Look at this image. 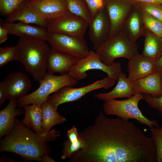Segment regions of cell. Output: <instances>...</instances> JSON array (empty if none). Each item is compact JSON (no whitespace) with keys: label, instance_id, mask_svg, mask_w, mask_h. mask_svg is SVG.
I'll use <instances>...</instances> for the list:
<instances>
[{"label":"cell","instance_id":"1","mask_svg":"<svg viewBox=\"0 0 162 162\" xmlns=\"http://www.w3.org/2000/svg\"><path fill=\"white\" fill-rule=\"evenodd\" d=\"M89 144L98 162H155L152 137L132 122L102 114L91 133Z\"/></svg>","mask_w":162,"mask_h":162},{"label":"cell","instance_id":"2","mask_svg":"<svg viewBox=\"0 0 162 162\" xmlns=\"http://www.w3.org/2000/svg\"><path fill=\"white\" fill-rule=\"evenodd\" d=\"M34 131L15 118L14 128L0 141V152L17 154L26 161L41 162L43 157L51 152L48 143L55 140L60 134L55 130L45 134Z\"/></svg>","mask_w":162,"mask_h":162},{"label":"cell","instance_id":"3","mask_svg":"<svg viewBox=\"0 0 162 162\" xmlns=\"http://www.w3.org/2000/svg\"><path fill=\"white\" fill-rule=\"evenodd\" d=\"M46 41L37 38L21 37L16 46L14 60L22 63L39 82L47 73V61L51 50Z\"/></svg>","mask_w":162,"mask_h":162},{"label":"cell","instance_id":"4","mask_svg":"<svg viewBox=\"0 0 162 162\" xmlns=\"http://www.w3.org/2000/svg\"><path fill=\"white\" fill-rule=\"evenodd\" d=\"M79 81L70 73L59 76L48 73L39 82V87L32 93L17 99V106L19 108L35 104L41 106L47 101L49 96L63 87L73 86Z\"/></svg>","mask_w":162,"mask_h":162},{"label":"cell","instance_id":"5","mask_svg":"<svg viewBox=\"0 0 162 162\" xmlns=\"http://www.w3.org/2000/svg\"><path fill=\"white\" fill-rule=\"evenodd\" d=\"M95 50L101 61L109 66L117 58L123 57L129 60L139 53L136 43L130 40L123 31L109 38Z\"/></svg>","mask_w":162,"mask_h":162},{"label":"cell","instance_id":"6","mask_svg":"<svg viewBox=\"0 0 162 162\" xmlns=\"http://www.w3.org/2000/svg\"><path fill=\"white\" fill-rule=\"evenodd\" d=\"M142 99V94H135L126 100L114 99L105 101L103 109L106 115L116 116L126 120L134 119L150 128L159 126L157 120L148 119L142 114L138 108V103Z\"/></svg>","mask_w":162,"mask_h":162},{"label":"cell","instance_id":"7","mask_svg":"<svg viewBox=\"0 0 162 162\" xmlns=\"http://www.w3.org/2000/svg\"><path fill=\"white\" fill-rule=\"evenodd\" d=\"M115 80L107 76L101 80L83 87L75 88L72 86L63 87L54 94L50 95L47 101L57 110L60 105L65 103L77 101L86 94L94 90L101 88H108L113 86Z\"/></svg>","mask_w":162,"mask_h":162},{"label":"cell","instance_id":"8","mask_svg":"<svg viewBox=\"0 0 162 162\" xmlns=\"http://www.w3.org/2000/svg\"><path fill=\"white\" fill-rule=\"evenodd\" d=\"M92 70H102L116 81L122 72L119 62H114L112 65L108 66L101 61L95 51L91 50L88 56L79 59L76 65L69 73L80 81L86 78L87 71Z\"/></svg>","mask_w":162,"mask_h":162},{"label":"cell","instance_id":"9","mask_svg":"<svg viewBox=\"0 0 162 162\" xmlns=\"http://www.w3.org/2000/svg\"><path fill=\"white\" fill-rule=\"evenodd\" d=\"M47 41L50 44L51 50L79 59L86 57L90 52L83 37L49 32Z\"/></svg>","mask_w":162,"mask_h":162},{"label":"cell","instance_id":"10","mask_svg":"<svg viewBox=\"0 0 162 162\" xmlns=\"http://www.w3.org/2000/svg\"><path fill=\"white\" fill-rule=\"evenodd\" d=\"M136 2L134 0H106L105 7L110 24L109 38L123 31L124 23Z\"/></svg>","mask_w":162,"mask_h":162},{"label":"cell","instance_id":"11","mask_svg":"<svg viewBox=\"0 0 162 162\" xmlns=\"http://www.w3.org/2000/svg\"><path fill=\"white\" fill-rule=\"evenodd\" d=\"M89 25L86 20L68 11L62 16L48 22L46 29L49 33L83 37Z\"/></svg>","mask_w":162,"mask_h":162},{"label":"cell","instance_id":"12","mask_svg":"<svg viewBox=\"0 0 162 162\" xmlns=\"http://www.w3.org/2000/svg\"><path fill=\"white\" fill-rule=\"evenodd\" d=\"M25 1L28 6L48 23L68 11L67 0H28Z\"/></svg>","mask_w":162,"mask_h":162},{"label":"cell","instance_id":"13","mask_svg":"<svg viewBox=\"0 0 162 162\" xmlns=\"http://www.w3.org/2000/svg\"><path fill=\"white\" fill-rule=\"evenodd\" d=\"M89 26V38L96 50L109 38L110 24L105 6L96 13Z\"/></svg>","mask_w":162,"mask_h":162},{"label":"cell","instance_id":"14","mask_svg":"<svg viewBox=\"0 0 162 162\" xmlns=\"http://www.w3.org/2000/svg\"><path fill=\"white\" fill-rule=\"evenodd\" d=\"M155 62L151 58L138 54L128 62V79L133 83L154 73Z\"/></svg>","mask_w":162,"mask_h":162},{"label":"cell","instance_id":"15","mask_svg":"<svg viewBox=\"0 0 162 162\" xmlns=\"http://www.w3.org/2000/svg\"><path fill=\"white\" fill-rule=\"evenodd\" d=\"M8 91V99H17L28 94L32 87L30 79L19 71L9 75L4 80Z\"/></svg>","mask_w":162,"mask_h":162},{"label":"cell","instance_id":"16","mask_svg":"<svg viewBox=\"0 0 162 162\" xmlns=\"http://www.w3.org/2000/svg\"><path fill=\"white\" fill-rule=\"evenodd\" d=\"M79 59L51 50L47 61V73L54 74L58 73L61 75L69 73L76 65Z\"/></svg>","mask_w":162,"mask_h":162},{"label":"cell","instance_id":"17","mask_svg":"<svg viewBox=\"0 0 162 162\" xmlns=\"http://www.w3.org/2000/svg\"><path fill=\"white\" fill-rule=\"evenodd\" d=\"M123 30L129 39L134 43L139 37L144 36L147 31L142 10L135 4L124 23Z\"/></svg>","mask_w":162,"mask_h":162},{"label":"cell","instance_id":"18","mask_svg":"<svg viewBox=\"0 0 162 162\" xmlns=\"http://www.w3.org/2000/svg\"><path fill=\"white\" fill-rule=\"evenodd\" d=\"M135 94L146 93L153 97L162 95V74L154 73L132 83Z\"/></svg>","mask_w":162,"mask_h":162},{"label":"cell","instance_id":"19","mask_svg":"<svg viewBox=\"0 0 162 162\" xmlns=\"http://www.w3.org/2000/svg\"><path fill=\"white\" fill-rule=\"evenodd\" d=\"M6 22L13 23L19 21L32 24L46 28L48 22L42 18L28 6L25 1H22L17 8L8 16Z\"/></svg>","mask_w":162,"mask_h":162},{"label":"cell","instance_id":"20","mask_svg":"<svg viewBox=\"0 0 162 162\" xmlns=\"http://www.w3.org/2000/svg\"><path fill=\"white\" fill-rule=\"evenodd\" d=\"M8 30V34L20 37L37 38L47 41L49 32L46 28L19 22L17 23H2Z\"/></svg>","mask_w":162,"mask_h":162},{"label":"cell","instance_id":"21","mask_svg":"<svg viewBox=\"0 0 162 162\" xmlns=\"http://www.w3.org/2000/svg\"><path fill=\"white\" fill-rule=\"evenodd\" d=\"M118 83L114 88L107 93L100 92L94 96L105 101L116 98H130L135 94L133 83L130 82L126 74L122 72L119 75Z\"/></svg>","mask_w":162,"mask_h":162},{"label":"cell","instance_id":"22","mask_svg":"<svg viewBox=\"0 0 162 162\" xmlns=\"http://www.w3.org/2000/svg\"><path fill=\"white\" fill-rule=\"evenodd\" d=\"M17 99L10 100L8 105L0 111V137L9 133L14 126L15 117L22 115L23 110L20 108L16 109Z\"/></svg>","mask_w":162,"mask_h":162},{"label":"cell","instance_id":"23","mask_svg":"<svg viewBox=\"0 0 162 162\" xmlns=\"http://www.w3.org/2000/svg\"><path fill=\"white\" fill-rule=\"evenodd\" d=\"M25 116L22 122L27 127L39 134H42L41 106L35 104L28 105L24 107Z\"/></svg>","mask_w":162,"mask_h":162},{"label":"cell","instance_id":"24","mask_svg":"<svg viewBox=\"0 0 162 162\" xmlns=\"http://www.w3.org/2000/svg\"><path fill=\"white\" fill-rule=\"evenodd\" d=\"M41 108L42 134H47L53 126L63 123L66 121L65 118L59 114L57 110L47 101L43 104Z\"/></svg>","mask_w":162,"mask_h":162},{"label":"cell","instance_id":"25","mask_svg":"<svg viewBox=\"0 0 162 162\" xmlns=\"http://www.w3.org/2000/svg\"><path fill=\"white\" fill-rule=\"evenodd\" d=\"M67 138L63 144L64 148L61 157L63 159L70 158L76 152L83 149L85 146L84 142L74 125L68 130Z\"/></svg>","mask_w":162,"mask_h":162},{"label":"cell","instance_id":"26","mask_svg":"<svg viewBox=\"0 0 162 162\" xmlns=\"http://www.w3.org/2000/svg\"><path fill=\"white\" fill-rule=\"evenodd\" d=\"M144 36V46L141 54L156 61L162 53V38L147 30Z\"/></svg>","mask_w":162,"mask_h":162},{"label":"cell","instance_id":"27","mask_svg":"<svg viewBox=\"0 0 162 162\" xmlns=\"http://www.w3.org/2000/svg\"><path fill=\"white\" fill-rule=\"evenodd\" d=\"M68 10L71 13L91 22L92 17L87 5L83 0H67Z\"/></svg>","mask_w":162,"mask_h":162},{"label":"cell","instance_id":"28","mask_svg":"<svg viewBox=\"0 0 162 162\" xmlns=\"http://www.w3.org/2000/svg\"><path fill=\"white\" fill-rule=\"evenodd\" d=\"M142 12L146 30L162 38V21L143 10Z\"/></svg>","mask_w":162,"mask_h":162},{"label":"cell","instance_id":"29","mask_svg":"<svg viewBox=\"0 0 162 162\" xmlns=\"http://www.w3.org/2000/svg\"><path fill=\"white\" fill-rule=\"evenodd\" d=\"M135 4L145 12L162 21V4L136 2Z\"/></svg>","mask_w":162,"mask_h":162},{"label":"cell","instance_id":"30","mask_svg":"<svg viewBox=\"0 0 162 162\" xmlns=\"http://www.w3.org/2000/svg\"><path fill=\"white\" fill-rule=\"evenodd\" d=\"M150 130L155 145L157 162H162V127H154Z\"/></svg>","mask_w":162,"mask_h":162},{"label":"cell","instance_id":"31","mask_svg":"<svg viewBox=\"0 0 162 162\" xmlns=\"http://www.w3.org/2000/svg\"><path fill=\"white\" fill-rule=\"evenodd\" d=\"M21 0H0V10L4 16H8L18 7Z\"/></svg>","mask_w":162,"mask_h":162},{"label":"cell","instance_id":"32","mask_svg":"<svg viewBox=\"0 0 162 162\" xmlns=\"http://www.w3.org/2000/svg\"><path fill=\"white\" fill-rule=\"evenodd\" d=\"M16 51V46L0 48V67H2L10 61L14 60Z\"/></svg>","mask_w":162,"mask_h":162},{"label":"cell","instance_id":"33","mask_svg":"<svg viewBox=\"0 0 162 162\" xmlns=\"http://www.w3.org/2000/svg\"><path fill=\"white\" fill-rule=\"evenodd\" d=\"M142 100L152 108L157 110L162 114V95L155 97L148 94L142 93Z\"/></svg>","mask_w":162,"mask_h":162},{"label":"cell","instance_id":"34","mask_svg":"<svg viewBox=\"0 0 162 162\" xmlns=\"http://www.w3.org/2000/svg\"><path fill=\"white\" fill-rule=\"evenodd\" d=\"M89 10L92 18L105 6L106 0H83Z\"/></svg>","mask_w":162,"mask_h":162},{"label":"cell","instance_id":"35","mask_svg":"<svg viewBox=\"0 0 162 162\" xmlns=\"http://www.w3.org/2000/svg\"><path fill=\"white\" fill-rule=\"evenodd\" d=\"M8 99V91L4 81L0 82V106L4 104Z\"/></svg>","mask_w":162,"mask_h":162},{"label":"cell","instance_id":"36","mask_svg":"<svg viewBox=\"0 0 162 162\" xmlns=\"http://www.w3.org/2000/svg\"><path fill=\"white\" fill-rule=\"evenodd\" d=\"M8 30L2 23L0 24V43L4 42L7 39L8 34Z\"/></svg>","mask_w":162,"mask_h":162},{"label":"cell","instance_id":"37","mask_svg":"<svg viewBox=\"0 0 162 162\" xmlns=\"http://www.w3.org/2000/svg\"><path fill=\"white\" fill-rule=\"evenodd\" d=\"M155 72L162 74V53L155 61Z\"/></svg>","mask_w":162,"mask_h":162},{"label":"cell","instance_id":"38","mask_svg":"<svg viewBox=\"0 0 162 162\" xmlns=\"http://www.w3.org/2000/svg\"><path fill=\"white\" fill-rule=\"evenodd\" d=\"M136 2H146L162 4V0H134Z\"/></svg>","mask_w":162,"mask_h":162},{"label":"cell","instance_id":"39","mask_svg":"<svg viewBox=\"0 0 162 162\" xmlns=\"http://www.w3.org/2000/svg\"><path fill=\"white\" fill-rule=\"evenodd\" d=\"M49 154H45L42 157L41 160L42 162H54L55 160L50 157L49 155Z\"/></svg>","mask_w":162,"mask_h":162},{"label":"cell","instance_id":"40","mask_svg":"<svg viewBox=\"0 0 162 162\" xmlns=\"http://www.w3.org/2000/svg\"><path fill=\"white\" fill-rule=\"evenodd\" d=\"M21 0L22 1H26L28 0Z\"/></svg>","mask_w":162,"mask_h":162},{"label":"cell","instance_id":"41","mask_svg":"<svg viewBox=\"0 0 162 162\" xmlns=\"http://www.w3.org/2000/svg\"></svg>","mask_w":162,"mask_h":162}]
</instances>
